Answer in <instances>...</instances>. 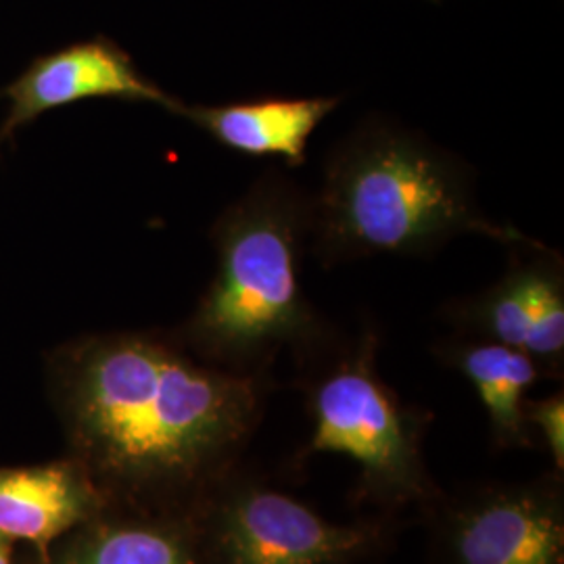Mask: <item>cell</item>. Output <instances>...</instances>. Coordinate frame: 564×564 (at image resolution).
Instances as JSON below:
<instances>
[{
	"instance_id": "cell-4",
	"label": "cell",
	"mask_w": 564,
	"mask_h": 564,
	"mask_svg": "<svg viewBox=\"0 0 564 564\" xmlns=\"http://www.w3.org/2000/svg\"><path fill=\"white\" fill-rule=\"evenodd\" d=\"M377 345L366 333L310 384V452L349 456L372 505L423 508L440 494L424 463V416L381 379Z\"/></svg>"
},
{
	"instance_id": "cell-13",
	"label": "cell",
	"mask_w": 564,
	"mask_h": 564,
	"mask_svg": "<svg viewBox=\"0 0 564 564\" xmlns=\"http://www.w3.org/2000/svg\"><path fill=\"white\" fill-rule=\"evenodd\" d=\"M524 419L531 431H540L552 463L558 473L564 470V395L554 393L544 400H527Z\"/></svg>"
},
{
	"instance_id": "cell-3",
	"label": "cell",
	"mask_w": 564,
	"mask_h": 564,
	"mask_svg": "<svg viewBox=\"0 0 564 564\" xmlns=\"http://www.w3.org/2000/svg\"><path fill=\"white\" fill-rule=\"evenodd\" d=\"M307 226L310 199L279 174L224 212L214 230L218 270L188 326L205 362L265 375L282 349L323 345V321L300 282Z\"/></svg>"
},
{
	"instance_id": "cell-5",
	"label": "cell",
	"mask_w": 564,
	"mask_h": 564,
	"mask_svg": "<svg viewBox=\"0 0 564 564\" xmlns=\"http://www.w3.org/2000/svg\"><path fill=\"white\" fill-rule=\"evenodd\" d=\"M202 564H360L389 544V524L330 523L239 468L202 500L193 527Z\"/></svg>"
},
{
	"instance_id": "cell-11",
	"label": "cell",
	"mask_w": 564,
	"mask_h": 564,
	"mask_svg": "<svg viewBox=\"0 0 564 564\" xmlns=\"http://www.w3.org/2000/svg\"><path fill=\"white\" fill-rule=\"evenodd\" d=\"M444 362L473 383L498 447H529L533 431L524 419L527 393L544 375L533 358L500 343L468 339L442 345Z\"/></svg>"
},
{
	"instance_id": "cell-8",
	"label": "cell",
	"mask_w": 564,
	"mask_h": 564,
	"mask_svg": "<svg viewBox=\"0 0 564 564\" xmlns=\"http://www.w3.org/2000/svg\"><path fill=\"white\" fill-rule=\"evenodd\" d=\"M7 97L11 99V111L2 134L13 132L44 111L84 99L160 102L172 111L181 107L153 82L142 78L121 51L105 42L76 44L34 63L7 90Z\"/></svg>"
},
{
	"instance_id": "cell-1",
	"label": "cell",
	"mask_w": 564,
	"mask_h": 564,
	"mask_svg": "<svg viewBox=\"0 0 564 564\" xmlns=\"http://www.w3.org/2000/svg\"><path fill=\"white\" fill-rule=\"evenodd\" d=\"M268 391V375L224 370L167 343L120 335L82 349L69 408L105 479L132 491L205 498L239 468Z\"/></svg>"
},
{
	"instance_id": "cell-7",
	"label": "cell",
	"mask_w": 564,
	"mask_h": 564,
	"mask_svg": "<svg viewBox=\"0 0 564 564\" xmlns=\"http://www.w3.org/2000/svg\"><path fill=\"white\" fill-rule=\"evenodd\" d=\"M454 316L473 339L514 347L533 358L542 375H563L564 272L556 253L545 251L542 258L512 265Z\"/></svg>"
},
{
	"instance_id": "cell-2",
	"label": "cell",
	"mask_w": 564,
	"mask_h": 564,
	"mask_svg": "<svg viewBox=\"0 0 564 564\" xmlns=\"http://www.w3.org/2000/svg\"><path fill=\"white\" fill-rule=\"evenodd\" d=\"M307 232L324 263L416 256L464 232L544 247L485 218L456 158L379 121L362 123L328 158L323 188L310 199Z\"/></svg>"
},
{
	"instance_id": "cell-10",
	"label": "cell",
	"mask_w": 564,
	"mask_h": 564,
	"mask_svg": "<svg viewBox=\"0 0 564 564\" xmlns=\"http://www.w3.org/2000/svg\"><path fill=\"white\" fill-rule=\"evenodd\" d=\"M97 510V489L72 464L0 470V535L7 540L44 550Z\"/></svg>"
},
{
	"instance_id": "cell-12",
	"label": "cell",
	"mask_w": 564,
	"mask_h": 564,
	"mask_svg": "<svg viewBox=\"0 0 564 564\" xmlns=\"http://www.w3.org/2000/svg\"><path fill=\"white\" fill-rule=\"evenodd\" d=\"M61 564H202L188 533L155 523L95 527Z\"/></svg>"
},
{
	"instance_id": "cell-6",
	"label": "cell",
	"mask_w": 564,
	"mask_h": 564,
	"mask_svg": "<svg viewBox=\"0 0 564 564\" xmlns=\"http://www.w3.org/2000/svg\"><path fill=\"white\" fill-rule=\"evenodd\" d=\"M423 510L429 564H564L563 473L440 489Z\"/></svg>"
},
{
	"instance_id": "cell-9",
	"label": "cell",
	"mask_w": 564,
	"mask_h": 564,
	"mask_svg": "<svg viewBox=\"0 0 564 564\" xmlns=\"http://www.w3.org/2000/svg\"><path fill=\"white\" fill-rule=\"evenodd\" d=\"M339 102L337 97L258 99L216 107L181 105L176 111L232 151L302 165L312 134Z\"/></svg>"
},
{
	"instance_id": "cell-14",
	"label": "cell",
	"mask_w": 564,
	"mask_h": 564,
	"mask_svg": "<svg viewBox=\"0 0 564 564\" xmlns=\"http://www.w3.org/2000/svg\"><path fill=\"white\" fill-rule=\"evenodd\" d=\"M0 564H11V550H9V540L0 535Z\"/></svg>"
}]
</instances>
